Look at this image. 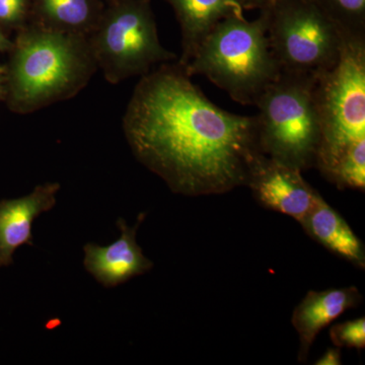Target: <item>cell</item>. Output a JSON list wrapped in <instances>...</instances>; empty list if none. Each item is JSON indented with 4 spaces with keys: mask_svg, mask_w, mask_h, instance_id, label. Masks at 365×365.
Returning a JSON list of instances; mask_svg holds the SVG:
<instances>
[{
    "mask_svg": "<svg viewBox=\"0 0 365 365\" xmlns=\"http://www.w3.org/2000/svg\"><path fill=\"white\" fill-rule=\"evenodd\" d=\"M122 126L137 160L182 195H218L244 186L262 153L256 118L213 104L178 60L140 78Z\"/></svg>",
    "mask_w": 365,
    "mask_h": 365,
    "instance_id": "cell-1",
    "label": "cell"
},
{
    "mask_svg": "<svg viewBox=\"0 0 365 365\" xmlns=\"http://www.w3.org/2000/svg\"><path fill=\"white\" fill-rule=\"evenodd\" d=\"M98 69L88 37L29 23L9 52L4 102L16 114H32L78 96Z\"/></svg>",
    "mask_w": 365,
    "mask_h": 365,
    "instance_id": "cell-2",
    "label": "cell"
},
{
    "mask_svg": "<svg viewBox=\"0 0 365 365\" xmlns=\"http://www.w3.org/2000/svg\"><path fill=\"white\" fill-rule=\"evenodd\" d=\"M267 14L257 20L230 16L204 38L185 67L189 76H203L242 105H256L281 73L267 35Z\"/></svg>",
    "mask_w": 365,
    "mask_h": 365,
    "instance_id": "cell-3",
    "label": "cell"
},
{
    "mask_svg": "<svg viewBox=\"0 0 365 365\" xmlns=\"http://www.w3.org/2000/svg\"><path fill=\"white\" fill-rule=\"evenodd\" d=\"M316 78L281 71L255 105L261 153L300 172L316 167L321 144Z\"/></svg>",
    "mask_w": 365,
    "mask_h": 365,
    "instance_id": "cell-4",
    "label": "cell"
},
{
    "mask_svg": "<svg viewBox=\"0 0 365 365\" xmlns=\"http://www.w3.org/2000/svg\"><path fill=\"white\" fill-rule=\"evenodd\" d=\"M314 97L321 122L317 165L322 175L365 139V35H345L337 63L319 74Z\"/></svg>",
    "mask_w": 365,
    "mask_h": 365,
    "instance_id": "cell-5",
    "label": "cell"
},
{
    "mask_svg": "<svg viewBox=\"0 0 365 365\" xmlns=\"http://www.w3.org/2000/svg\"><path fill=\"white\" fill-rule=\"evenodd\" d=\"M98 68L111 85L150 73L176 61L158 38L151 0H116L106 4L98 26L88 36Z\"/></svg>",
    "mask_w": 365,
    "mask_h": 365,
    "instance_id": "cell-6",
    "label": "cell"
},
{
    "mask_svg": "<svg viewBox=\"0 0 365 365\" xmlns=\"http://www.w3.org/2000/svg\"><path fill=\"white\" fill-rule=\"evenodd\" d=\"M261 11L281 71L318 76L337 63L345 34L314 0H284Z\"/></svg>",
    "mask_w": 365,
    "mask_h": 365,
    "instance_id": "cell-7",
    "label": "cell"
},
{
    "mask_svg": "<svg viewBox=\"0 0 365 365\" xmlns=\"http://www.w3.org/2000/svg\"><path fill=\"white\" fill-rule=\"evenodd\" d=\"M246 186L263 207L290 216L299 223L322 197L302 178L300 170L263 153L254 160Z\"/></svg>",
    "mask_w": 365,
    "mask_h": 365,
    "instance_id": "cell-8",
    "label": "cell"
},
{
    "mask_svg": "<svg viewBox=\"0 0 365 365\" xmlns=\"http://www.w3.org/2000/svg\"><path fill=\"white\" fill-rule=\"evenodd\" d=\"M144 216V213L139 215L134 227H128L123 218H119L117 225L121 237L109 246L90 242L83 247L85 268L105 287H117L153 267V262L144 256L136 242L137 228Z\"/></svg>",
    "mask_w": 365,
    "mask_h": 365,
    "instance_id": "cell-9",
    "label": "cell"
},
{
    "mask_svg": "<svg viewBox=\"0 0 365 365\" xmlns=\"http://www.w3.org/2000/svg\"><path fill=\"white\" fill-rule=\"evenodd\" d=\"M59 190V182H46L29 195L0 201V267L13 263L20 247L33 246L34 220L54 207Z\"/></svg>",
    "mask_w": 365,
    "mask_h": 365,
    "instance_id": "cell-10",
    "label": "cell"
},
{
    "mask_svg": "<svg viewBox=\"0 0 365 365\" xmlns=\"http://www.w3.org/2000/svg\"><path fill=\"white\" fill-rule=\"evenodd\" d=\"M361 302L362 295L355 287L307 292L295 307L292 318L299 336V361H307L312 345L323 329Z\"/></svg>",
    "mask_w": 365,
    "mask_h": 365,
    "instance_id": "cell-11",
    "label": "cell"
},
{
    "mask_svg": "<svg viewBox=\"0 0 365 365\" xmlns=\"http://www.w3.org/2000/svg\"><path fill=\"white\" fill-rule=\"evenodd\" d=\"M174 9L181 28L182 66L193 58L204 38L220 21L244 16L242 0H165Z\"/></svg>",
    "mask_w": 365,
    "mask_h": 365,
    "instance_id": "cell-12",
    "label": "cell"
},
{
    "mask_svg": "<svg viewBox=\"0 0 365 365\" xmlns=\"http://www.w3.org/2000/svg\"><path fill=\"white\" fill-rule=\"evenodd\" d=\"M312 239L338 257L359 269L365 268L364 242L344 218L324 200L319 199L311 212L300 222Z\"/></svg>",
    "mask_w": 365,
    "mask_h": 365,
    "instance_id": "cell-13",
    "label": "cell"
},
{
    "mask_svg": "<svg viewBox=\"0 0 365 365\" xmlns=\"http://www.w3.org/2000/svg\"><path fill=\"white\" fill-rule=\"evenodd\" d=\"M103 0H31L30 23L88 37L104 11Z\"/></svg>",
    "mask_w": 365,
    "mask_h": 365,
    "instance_id": "cell-14",
    "label": "cell"
},
{
    "mask_svg": "<svg viewBox=\"0 0 365 365\" xmlns=\"http://www.w3.org/2000/svg\"><path fill=\"white\" fill-rule=\"evenodd\" d=\"M338 188H365V139L353 144L323 175Z\"/></svg>",
    "mask_w": 365,
    "mask_h": 365,
    "instance_id": "cell-15",
    "label": "cell"
},
{
    "mask_svg": "<svg viewBox=\"0 0 365 365\" xmlns=\"http://www.w3.org/2000/svg\"><path fill=\"white\" fill-rule=\"evenodd\" d=\"M345 35H365V0H314Z\"/></svg>",
    "mask_w": 365,
    "mask_h": 365,
    "instance_id": "cell-16",
    "label": "cell"
},
{
    "mask_svg": "<svg viewBox=\"0 0 365 365\" xmlns=\"http://www.w3.org/2000/svg\"><path fill=\"white\" fill-rule=\"evenodd\" d=\"M330 338L336 347L354 348L361 350L365 347V319H351L336 324L330 329Z\"/></svg>",
    "mask_w": 365,
    "mask_h": 365,
    "instance_id": "cell-17",
    "label": "cell"
},
{
    "mask_svg": "<svg viewBox=\"0 0 365 365\" xmlns=\"http://www.w3.org/2000/svg\"><path fill=\"white\" fill-rule=\"evenodd\" d=\"M30 20L31 0H0V26L6 32H16Z\"/></svg>",
    "mask_w": 365,
    "mask_h": 365,
    "instance_id": "cell-18",
    "label": "cell"
},
{
    "mask_svg": "<svg viewBox=\"0 0 365 365\" xmlns=\"http://www.w3.org/2000/svg\"><path fill=\"white\" fill-rule=\"evenodd\" d=\"M342 359H341V348L334 347L329 348L324 353L323 356L319 357L317 360V365H340L342 364Z\"/></svg>",
    "mask_w": 365,
    "mask_h": 365,
    "instance_id": "cell-19",
    "label": "cell"
},
{
    "mask_svg": "<svg viewBox=\"0 0 365 365\" xmlns=\"http://www.w3.org/2000/svg\"><path fill=\"white\" fill-rule=\"evenodd\" d=\"M284 0H242L244 9H259V11H267L271 7Z\"/></svg>",
    "mask_w": 365,
    "mask_h": 365,
    "instance_id": "cell-20",
    "label": "cell"
},
{
    "mask_svg": "<svg viewBox=\"0 0 365 365\" xmlns=\"http://www.w3.org/2000/svg\"><path fill=\"white\" fill-rule=\"evenodd\" d=\"M7 34L9 33L0 26V52L1 53H9L14 47V40H11Z\"/></svg>",
    "mask_w": 365,
    "mask_h": 365,
    "instance_id": "cell-21",
    "label": "cell"
},
{
    "mask_svg": "<svg viewBox=\"0 0 365 365\" xmlns=\"http://www.w3.org/2000/svg\"><path fill=\"white\" fill-rule=\"evenodd\" d=\"M6 64H0V102L6 97Z\"/></svg>",
    "mask_w": 365,
    "mask_h": 365,
    "instance_id": "cell-22",
    "label": "cell"
},
{
    "mask_svg": "<svg viewBox=\"0 0 365 365\" xmlns=\"http://www.w3.org/2000/svg\"><path fill=\"white\" fill-rule=\"evenodd\" d=\"M103 1H104L105 4H111V2L116 1V0H103Z\"/></svg>",
    "mask_w": 365,
    "mask_h": 365,
    "instance_id": "cell-23",
    "label": "cell"
}]
</instances>
